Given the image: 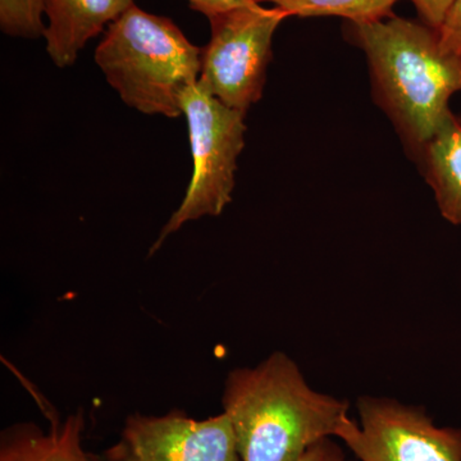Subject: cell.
Masks as SVG:
<instances>
[{
    "mask_svg": "<svg viewBox=\"0 0 461 461\" xmlns=\"http://www.w3.org/2000/svg\"><path fill=\"white\" fill-rule=\"evenodd\" d=\"M345 38L366 54L375 103L417 160L453 113L461 91V59L439 44L421 21L393 16L372 23H345Z\"/></svg>",
    "mask_w": 461,
    "mask_h": 461,
    "instance_id": "6da1fadb",
    "label": "cell"
},
{
    "mask_svg": "<svg viewBox=\"0 0 461 461\" xmlns=\"http://www.w3.org/2000/svg\"><path fill=\"white\" fill-rule=\"evenodd\" d=\"M222 406L241 461H300L312 446L338 437L350 418L348 402L314 391L281 351L230 371Z\"/></svg>",
    "mask_w": 461,
    "mask_h": 461,
    "instance_id": "7a4b0ae2",
    "label": "cell"
},
{
    "mask_svg": "<svg viewBox=\"0 0 461 461\" xmlns=\"http://www.w3.org/2000/svg\"><path fill=\"white\" fill-rule=\"evenodd\" d=\"M202 48L171 18L127 9L108 26L95 63L124 104L144 114L182 115V98L199 81Z\"/></svg>",
    "mask_w": 461,
    "mask_h": 461,
    "instance_id": "3957f363",
    "label": "cell"
},
{
    "mask_svg": "<svg viewBox=\"0 0 461 461\" xmlns=\"http://www.w3.org/2000/svg\"><path fill=\"white\" fill-rule=\"evenodd\" d=\"M189 129L193 175L186 194L149 250L153 256L185 223L217 217L232 202L238 158L245 147V114L227 107L196 83L182 98Z\"/></svg>",
    "mask_w": 461,
    "mask_h": 461,
    "instance_id": "277c9868",
    "label": "cell"
},
{
    "mask_svg": "<svg viewBox=\"0 0 461 461\" xmlns=\"http://www.w3.org/2000/svg\"><path fill=\"white\" fill-rule=\"evenodd\" d=\"M287 14L259 3L209 18L211 39L202 48L199 83L227 107L247 114L263 96L273 38Z\"/></svg>",
    "mask_w": 461,
    "mask_h": 461,
    "instance_id": "5b68a950",
    "label": "cell"
},
{
    "mask_svg": "<svg viewBox=\"0 0 461 461\" xmlns=\"http://www.w3.org/2000/svg\"><path fill=\"white\" fill-rule=\"evenodd\" d=\"M360 423L348 418L338 438L357 461H461V429L437 427L423 409L362 397Z\"/></svg>",
    "mask_w": 461,
    "mask_h": 461,
    "instance_id": "8992f818",
    "label": "cell"
},
{
    "mask_svg": "<svg viewBox=\"0 0 461 461\" xmlns=\"http://www.w3.org/2000/svg\"><path fill=\"white\" fill-rule=\"evenodd\" d=\"M98 461H241L224 412L198 420L175 409L165 415L133 412Z\"/></svg>",
    "mask_w": 461,
    "mask_h": 461,
    "instance_id": "52a82bcc",
    "label": "cell"
},
{
    "mask_svg": "<svg viewBox=\"0 0 461 461\" xmlns=\"http://www.w3.org/2000/svg\"><path fill=\"white\" fill-rule=\"evenodd\" d=\"M48 17L44 36L54 65L77 60L85 45L135 5V0H42Z\"/></svg>",
    "mask_w": 461,
    "mask_h": 461,
    "instance_id": "ba28073f",
    "label": "cell"
},
{
    "mask_svg": "<svg viewBox=\"0 0 461 461\" xmlns=\"http://www.w3.org/2000/svg\"><path fill=\"white\" fill-rule=\"evenodd\" d=\"M85 414L51 418L41 429L33 421L12 424L0 436V461H98L83 446Z\"/></svg>",
    "mask_w": 461,
    "mask_h": 461,
    "instance_id": "9c48e42d",
    "label": "cell"
},
{
    "mask_svg": "<svg viewBox=\"0 0 461 461\" xmlns=\"http://www.w3.org/2000/svg\"><path fill=\"white\" fill-rule=\"evenodd\" d=\"M415 162L435 194L442 217L461 224V120L448 115Z\"/></svg>",
    "mask_w": 461,
    "mask_h": 461,
    "instance_id": "30bf717a",
    "label": "cell"
},
{
    "mask_svg": "<svg viewBox=\"0 0 461 461\" xmlns=\"http://www.w3.org/2000/svg\"><path fill=\"white\" fill-rule=\"evenodd\" d=\"M271 5L287 17H339L350 23H372L395 16L400 0H257Z\"/></svg>",
    "mask_w": 461,
    "mask_h": 461,
    "instance_id": "8fae6325",
    "label": "cell"
},
{
    "mask_svg": "<svg viewBox=\"0 0 461 461\" xmlns=\"http://www.w3.org/2000/svg\"><path fill=\"white\" fill-rule=\"evenodd\" d=\"M42 0H0V29L12 38L35 39L44 36Z\"/></svg>",
    "mask_w": 461,
    "mask_h": 461,
    "instance_id": "7c38bea8",
    "label": "cell"
},
{
    "mask_svg": "<svg viewBox=\"0 0 461 461\" xmlns=\"http://www.w3.org/2000/svg\"><path fill=\"white\" fill-rule=\"evenodd\" d=\"M437 33L441 47L461 59V0H455Z\"/></svg>",
    "mask_w": 461,
    "mask_h": 461,
    "instance_id": "4fadbf2b",
    "label": "cell"
},
{
    "mask_svg": "<svg viewBox=\"0 0 461 461\" xmlns=\"http://www.w3.org/2000/svg\"><path fill=\"white\" fill-rule=\"evenodd\" d=\"M417 9L421 23L432 29H439L444 23L446 14L453 7L455 0H409Z\"/></svg>",
    "mask_w": 461,
    "mask_h": 461,
    "instance_id": "5bb4252c",
    "label": "cell"
},
{
    "mask_svg": "<svg viewBox=\"0 0 461 461\" xmlns=\"http://www.w3.org/2000/svg\"><path fill=\"white\" fill-rule=\"evenodd\" d=\"M191 9L204 14L206 18L217 16L223 12L245 5H254L257 0H187Z\"/></svg>",
    "mask_w": 461,
    "mask_h": 461,
    "instance_id": "9a60e30c",
    "label": "cell"
},
{
    "mask_svg": "<svg viewBox=\"0 0 461 461\" xmlns=\"http://www.w3.org/2000/svg\"><path fill=\"white\" fill-rule=\"evenodd\" d=\"M300 461H357L348 459L344 450L332 438H326L312 446Z\"/></svg>",
    "mask_w": 461,
    "mask_h": 461,
    "instance_id": "2e32d148",
    "label": "cell"
}]
</instances>
